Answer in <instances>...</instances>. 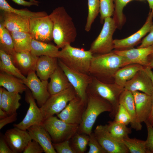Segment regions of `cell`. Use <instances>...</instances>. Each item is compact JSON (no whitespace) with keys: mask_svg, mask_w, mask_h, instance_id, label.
I'll use <instances>...</instances> for the list:
<instances>
[{"mask_svg":"<svg viewBox=\"0 0 153 153\" xmlns=\"http://www.w3.org/2000/svg\"><path fill=\"white\" fill-rule=\"evenodd\" d=\"M91 83L89 85L87 93L100 97L108 101L112 107V111L109 116L112 119L117 111L119 105L120 95L124 90L114 82L105 83L92 77Z\"/></svg>","mask_w":153,"mask_h":153,"instance_id":"5b68a950","label":"cell"},{"mask_svg":"<svg viewBox=\"0 0 153 153\" xmlns=\"http://www.w3.org/2000/svg\"><path fill=\"white\" fill-rule=\"evenodd\" d=\"M0 153H14L2 135L0 138Z\"/></svg>","mask_w":153,"mask_h":153,"instance_id":"7dc6e473","label":"cell"},{"mask_svg":"<svg viewBox=\"0 0 153 153\" xmlns=\"http://www.w3.org/2000/svg\"><path fill=\"white\" fill-rule=\"evenodd\" d=\"M42 124L53 143L70 140L77 132L78 125L67 123L54 116L44 120Z\"/></svg>","mask_w":153,"mask_h":153,"instance_id":"8992f818","label":"cell"},{"mask_svg":"<svg viewBox=\"0 0 153 153\" xmlns=\"http://www.w3.org/2000/svg\"><path fill=\"white\" fill-rule=\"evenodd\" d=\"M124 89L131 92L141 91L151 96L153 94V85L151 80L144 67L127 82Z\"/></svg>","mask_w":153,"mask_h":153,"instance_id":"e0dca14e","label":"cell"},{"mask_svg":"<svg viewBox=\"0 0 153 153\" xmlns=\"http://www.w3.org/2000/svg\"><path fill=\"white\" fill-rule=\"evenodd\" d=\"M153 18L150 11L145 23L137 32L127 38L114 40V49L124 50L133 48L140 41L143 37L150 31L153 24Z\"/></svg>","mask_w":153,"mask_h":153,"instance_id":"2e32d148","label":"cell"},{"mask_svg":"<svg viewBox=\"0 0 153 153\" xmlns=\"http://www.w3.org/2000/svg\"><path fill=\"white\" fill-rule=\"evenodd\" d=\"M114 11V0H99V13L101 23H103L105 19L111 17Z\"/></svg>","mask_w":153,"mask_h":153,"instance_id":"f35d334b","label":"cell"},{"mask_svg":"<svg viewBox=\"0 0 153 153\" xmlns=\"http://www.w3.org/2000/svg\"><path fill=\"white\" fill-rule=\"evenodd\" d=\"M151 69H153V52L151 54L148 58L147 66Z\"/></svg>","mask_w":153,"mask_h":153,"instance_id":"816d5d0a","label":"cell"},{"mask_svg":"<svg viewBox=\"0 0 153 153\" xmlns=\"http://www.w3.org/2000/svg\"><path fill=\"white\" fill-rule=\"evenodd\" d=\"M8 115L7 112L2 109L0 108V119L4 118Z\"/></svg>","mask_w":153,"mask_h":153,"instance_id":"f5cc1de1","label":"cell"},{"mask_svg":"<svg viewBox=\"0 0 153 153\" xmlns=\"http://www.w3.org/2000/svg\"><path fill=\"white\" fill-rule=\"evenodd\" d=\"M0 50L10 55L12 58L16 52L14 49L10 32L5 27L1 21L0 23Z\"/></svg>","mask_w":153,"mask_h":153,"instance_id":"1f68e13d","label":"cell"},{"mask_svg":"<svg viewBox=\"0 0 153 153\" xmlns=\"http://www.w3.org/2000/svg\"><path fill=\"white\" fill-rule=\"evenodd\" d=\"M129 64L126 58L113 51L106 54H93L89 74L103 82L113 83L116 72L120 68Z\"/></svg>","mask_w":153,"mask_h":153,"instance_id":"6da1fadb","label":"cell"},{"mask_svg":"<svg viewBox=\"0 0 153 153\" xmlns=\"http://www.w3.org/2000/svg\"><path fill=\"white\" fill-rule=\"evenodd\" d=\"M10 33L16 52L31 51V44L33 38L29 33L14 31Z\"/></svg>","mask_w":153,"mask_h":153,"instance_id":"4dcf8cb0","label":"cell"},{"mask_svg":"<svg viewBox=\"0 0 153 153\" xmlns=\"http://www.w3.org/2000/svg\"><path fill=\"white\" fill-rule=\"evenodd\" d=\"M12 1L14 3L20 5L24 6L30 7L34 5L36 6H39V2H35L29 1L24 0H10Z\"/></svg>","mask_w":153,"mask_h":153,"instance_id":"c3c4849f","label":"cell"},{"mask_svg":"<svg viewBox=\"0 0 153 153\" xmlns=\"http://www.w3.org/2000/svg\"><path fill=\"white\" fill-rule=\"evenodd\" d=\"M94 135L102 147L107 153H128V149L123 142L113 137L109 132L107 124L96 127Z\"/></svg>","mask_w":153,"mask_h":153,"instance_id":"8fae6325","label":"cell"},{"mask_svg":"<svg viewBox=\"0 0 153 153\" xmlns=\"http://www.w3.org/2000/svg\"><path fill=\"white\" fill-rule=\"evenodd\" d=\"M50 78V81L48 85V90L50 95L61 92L71 85L65 74L59 65Z\"/></svg>","mask_w":153,"mask_h":153,"instance_id":"d4e9b609","label":"cell"},{"mask_svg":"<svg viewBox=\"0 0 153 153\" xmlns=\"http://www.w3.org/2000/svg\"><path fill=\"white\" fill-rule=\"evenodd\" d=\"M56 45L32 39L31 44V52L37 56H45L58 58L60 51Z\"/></svg>","mask_w":153,"mask_h":153,"instance_id":"f1b7e54d","label":"cell"},{"mask_svg":"<svg viewBox=\"0 0 153 153\" xmlns=\"http://www.w3.org/2000/svg\"><path fill=\"white\" fill-rule=\"evenodd\" d=\"M24 83L30 90L36 100L38 106L41 107L50 96L48 90V80H41L35 73V71L29 72L27 75Z\"/></svg>","mask_w":153,"mask_h":153,"instance_id":"7c38bea8","label":"cell"},{"mask_svg":"<svg viewBox=\"0 0 153 153\" xmlns=\"http://www.w3.org/2000/svg\"><path fill=\"white\" fill-rule=\"evenodd\" d=\"M89 136L88 145L89 149L87 153H107L99 143L94 132H92Z\"/></svg>","mask_w":153,"mask_h":153,"instance_id":"60d3db41","label":"cell"},{"mask_svg":"<svg viewBox=\"0 0 153 153\" xmlns=\"http://www.w3.org/2000/svg\"><path fill=\"white\" fill-rule=\"evenodd\" d=\"M44 152L43 148L36 141L31 140L29 141L25 147L23 153H42Z\"/></svg>","mask_w":153,"mask_h":153,"instance_id":"ee69618b","label":"cell"},{"mask_svg":"<svg viewBox=\"0 0 153 153\" xmlns=\"http://www.w3.org/2000/svg\"><path fill=\"white\" fill-rule=\"evenodd\" d=\"M58 66V58L41 56L37 60L35 71L40 80H46L50 78Z\"/></svg>","mask_w":153,"mask_h":153,"instance_id":"603a6c76","label":"cell"},{"mask_svg":"<svg viewBox=\"0 0 153 153\" xmlns=\"http://www.w3.org/2000/svg\"><path fill=\"white\" fill-rule=\"evenodd\" d=\"M87 101L76 96L57 116L67 123L79 125L86 106Z\"/></svg>","mask_w":153,"mask_h":153,"instance_id":"4fadbf2b","label":"cell"},{"mask_svg":"<svg viewBox=\"0 0 153 153\" xmlns=\"http://www.w3.org/2000/svg\"><path fill=\"white\" fill-rule=\"evenodd\" d=\"M144 67L139 64L133 63L120 68L114 75V82L124 88L127 82L132 79L138 71L143 69Z\"/></svg>","mask_w":153,"mask_h":153,"instance_id":"484cf974","label":"cell"},{"mask_svg":"<svg viewBox=\"0 0 153 153\" xmlns=\"http://www.w3.org/2000/svg\"><path fill=\"white\" fill-rule=\"evenodd\" d=\"M93 53L88 50L67 44L60 51L58 58L67 66L75 71L89 74Z\"/></svg>","mask_w":153,"mask_h":153,"instance_id":"277c9868","label":"cell"},{"mask_svg":"<svg viewBox=\"0 0 153 153\" xmlns=\"http://www.w3.org/2000/svg\"><path fill=\"white\" fill-rule=\"evenodd\" d=\"M29 1L35 2H39V1L35 0H29Z\"/></svg>","mask_w":153,"mask_h":153,"instance_id":"11a10c76","label":"cell"},{"mask_svg":"<svg viewBox=\"0 0 153 153\" xmlns=\"http://www.w3.org/2000/svg\"><path fill=\"white\" fill-rule=\"evenodd\" d=\"M149 4L150 11L153 17V0H147Z\"/></svg>","mask_w":153,"mask_h":153,"instance_id":"db71d44e","label":"cell"},{"mask_svg":"<svg viewBox=\"0 0 153 153\" xmlns=\"http://www.w3.org/2000/svg\"><path fill=\"white\" fill-rule=\"evenodd\" d=\"M116 28L113 18H106L99 34L91 44L89 50L93 54H104L112 51L114 49L113 36Z\"/></svg>","mask_w":153,"mask_h":153,"instance_id":"52a82bcc","label":"cell"},{"mask_svg":"<svg viewBox=\"0 0 153 153\" xmlns=\"http://www.w3.org/2000/svg\"><path fill=\"white\" fill-rule=\"evenodd\" d=\"M152 100V106L150 113L147 122L153 126V94L151 95Z\"/></svg>","mask_w":153,"mask_h":153,"instance_id":"681fc988","label":"cell"},{"mask_svg":"<svg viewBox=\"0 0 153 153\" xmlns=\"http://www.w3.org/2000/svg\"><path fill=\"white\" fill-rule=\"evenodd\" d=\"M87 105L77 132L90 135L98 116L103 112L112 111L111 104L107 100L87 93Z\"/></svg>","mask_w":153,"mask_h":153,"instance_id":"3957f363","label":"cell"},{"mask_svg":"<svg viewBox=\"0 0 153 153\" xmlns=\"http://www.w3.org/2000/svg\"><path fill=\"white\" fill-rule=\"evenodd\" d=\"M139 0L142 1V0Z\"/></svg>","mask_w":153,"mask_h":153,"instance_id":"9f6ffc18","label":"cell"},{"mask_svg":"<svg viewBox=\"0 0 153 153\" xmlns=\"http://www.w3.org/2000/svg\"><path fill=\"white\" fill-rule=\"evenodd\" d=\"M113 51L116 54L126 58L129 64L136 63L144 67H147L148 57L153 52V46L145 48L114 50Z\"/></svg>","mask_w":153,"mask_h":153,"instance_id":"d6986e66","label":"cell"},{"mask_svg":"<svg viewBox=\"0 0 153 153\" xmlns=\"http://www.w3.org/2000/svg\"><path fill=\"white\" fill-rule=\"evenodd\" d=\"M3 136L14 153L23 152L28 143L32 140L27 130L16 127L8 129Z\"/></svg>","mask_w":153,"mask_h":153,"instance_id":"9a60e30c","label":"cell"},{"mask_svg":"<svg viewBox=\"0 0 153 153\" xmlns=\"http://www.w3.org/2000/svg\"><path fill=\"white\" fill-rule=\"evenodd\" d=\"M0 70L4 72L14 76L25 81L26 79L20 70L15 66L11 57L3 51L0 50Z\"/></svg>","mask_w":153,"mask_h":153,"instance_id":"f546056e","label":"cell"},{"mask_svg":"<svg viewBox=\"0 0 153 153\" xmlns=\"http://www.w3.org/2000/svg\"><path fill=\"white\" fill-rule=\"evenodd\" d=\"M138 118L142 123L147 121L150 116L152 106L151 95L136 91L132 92Z\"/></svg>","mask_w":153,"mask_h":153,"instance_id":"44dd1931","label":"cell"},{"mask_svg":"<svg viewBox=\"0 0 153 153\" xmlns=\"http://www.w3.org/2000/svg\"><path fill=\"white\" fill-rule=\"evenodd\" d=\"M107 125L108 131L111 135L121 142H123L124 139L131 132V129L127 125L114 120L109 121Z\"/></svg>","mask_w":153,"mask_h":153,"instance_id":"d6a6232c","label":"cell"},{"mask_svg":"<svg viewBox=\"0 0 153 153\" xmlns=\"http://www.w3.org/2000/svg\"><path fill=\"white\" fill-rule=\"evenodd\" d=\"M18 113L17 112L8 115L6 117L0 120V129L7 124L12 123L17 119Z\"/></svg>","mask_w":153,"mask_h":153,"instance_id":"bcb514c9","label":"cell"},{"mask_svg":"<svg viewBox=\"0 0 153 153\" xmlns=\"http://www.w3.org/2000/svg\"><path fill=\"white\" fill-rule=\"evenodd\" d=\"M123 142L129 153H147L145 141L130 138L128 136L124 139Z\"/></svg>","mask_w":153,"mask_h":153,"instance_id":"8d00e7d4","label":"cell"},{"mask_svg":"<svg viewBox=\"0 0 153 153\" xmlns=\"http://www.w3.org/2000/svg\"><path fill=\"white\" fill-rule=\"evenodd\" d=\"M58 65L63 71L73 88L77 96L87 101V88L92 77L90 75L73 70L67 66L58 58Z\"/></svg>","mask_w":153,"mask_h":153,"instance_id":"9c48e42d","label":"cell"},{"mask_svg":"<svg viewBox=\"0 0 153 153\" xmlns=\"http://www.w3.org/2000/svg\"><path fill=\"white\" fill-rule=\"evenodd\" d=\"M49 15L53 23V40L57 46L61 48L73 42L77 35L76 29L64 7L56 8Z\"/></svg>","mask_w":153,"mask_h":153,"instance_id":"7a4b0ae2","label":"cell"},{"mask_svg":"<svg viewBox=\"0 0 153 153\" xmlns=\"http://www.w3.org/2000/svg\"><path fill=\"white\" fill-rule=\"evenodd\" d=\"M89 135L76 132L69 140L70 145L75 153H84L86 151Z\"/></svg>","mask_w":153,"mask_h":153,"instance_id":"e575fe53","label":"cell"},{"mask_svg":"<svg viewBox=\"0 0 153 153\" xmlns=\"http://www.w3.org/2000/svg\"><path fill=\"white\" fill-rule=\"evenodd\" d=\"M144 69L146 73L150 78L153 85V72L151 69L148 67H144Z\"/></svg>","mask_w":153,"mask_h":153,"instance_id":"f907efd6","label":"cell"},{"mask_svg":"<svg viewBox=\"0 0 153 153\" xmlns=\"http://www.w3.org/2000/svg\"><path fill=\"white\" fill-rule=\"evenodd\" d=\"M135 0H114V11L113 19L117 28L121 29L126 21V18L123 13L124 7L129 2Z\"/></svg>","mask_w":153,"mask_h":153,"instance_id":"d590c367","label":"cell"},{"mask_svg":"<svg viewBox=\"0 0 153 153\" xmlns=\"http://www.w3.org/2000/svg\"><path fill=\"white\" fill-rule=\"evenodd\" d=\"M0 18V21L10 32L21 31L29 33V18L3 11H1Z\"/></svg>","mask_w":153,"mask_h":153,"instance_id":"ac0fdd59","label":"cell"},{"mask_svg":"<svg viewBox=\"0 0 153 153\" xmlns=\"http://www.w3.org/2000/svg\"><path fill=\"white\" fill-rule=\"evenodd\" d=\"M76 96L71 85L61 92L51 95L46 102L40 108L44 120L60 113L69 102Z\"/></svg>","mask_w":153,"mask_h":153,"instance_id":"ba28073f","label":"cell"},{"mask_svg":"<svg viewBox=\"0 0 153 153\" xmlns=\"http://www.w3.org/2000/svg\"><path fill=\"white\" fill-rule=\"evenodd\" d=\"M27 88L26 92L25 99L29 104L26 114L23 120L17 124H14V127L27 130L30 127L41 124L44 120L40 107L37 106L31 93Z\"/></svg>","mask_w":153,"mask_h":153,"instance_id":"5bb4252c","label":"cell"},{"mask_svg":"<svg viewBox=\"0 0 153 153\" xmlns=\"http://www.w3.org/2000/svg\"><path fill=\"white\" fill-rule=\"evenodd\" d=\"M153 46V24L149 34L141 41V44L137 48H142Z\"/></svg>","mask_w":153,"mask_h":153,"instance_id":"f6af8a7d","label":"cell"},{"mask_svg":"<svg viewBox=\"0 0 153 153\" xmlns=\"http://www.w3.org/2000/svg\"><path fill=\"white\" fill-rule=\"evenodd\" d=\"M88 13L85 30L89 31L92 24L99 13V0H88Z\"/></svg>","mask_w":153,"mask_h":153,"instance_id":"74e56055","label":"cell"},{"mask_svg":"<svg viewBox=\"0 0 153 153\" xmlns=\"http://www.w3.org/2000/svg\"><path fill=\"white\" fill-rule=\"evenodd\" d=\"M0 9L1 11L13 12L29 18L45 16L48 15L45 11L33 12L25 8L17 9L12 7L6 0H0Z\"/></svg>","mask_w":153,"mask_h":153,"instance_id":"836d02e7","label":"cell"},{"mask_svg":"<svg viewBox=\"0 0 153 153\" xmlns=\"http://www.w3.org/2000/svg\"><path fill=\"white\" fill-rule=\"evenodd\" d=\"M0 86L10 92L22 94L27 88L24 81L12 75L0 72Z\"/></svg>","mask_w":153,"mask_h":153,"instance_id":"4316f807","label":"cell"},{"mask_svg":"<svg viewBox=\"0 0 153 153\" xmlns=\"http://www.w3.org/2000/svg\"><path fill=\"white\" fill-rule=\"evenodd\" d=\"M32 140L41 145L45 153H56L52 144L51 137L42 123L33 126L27 130Z\"/></svg>","mask_w":153,"mask_h":153,"instance_id":"ffe728a7","label":"cell"},{"mask_svg":"<svg viewBox=\"0 0 153 153\" xmlns=\"http://www.w3.org/2000/svg\"><path fill=\"white\" fill-rule=\"evenodd\" d=\"M21 96L19 93L10 92L4 88L2 100L0 102V108L10 115L16 112L21 104L20 101Z\"/></svg>","mask_w":153,"mask_h":153,"instance_id":"83f0119b","label":"cell"},{"mask_svg":"<svg viewBox=\"0 0 153 153\" xmlns=\"http://www.w3.org/2000/svg\"><path fill=\"white\" fill-rule=\"evenodd\" d=\"M39 57L33 54L31 51H27L16 52L12 59L15 66L22 73L27 75L29 72L35 71Z\"/></svg>","mask_w":153,"mask_h":153,"instance_id":"7402d4cb","label":"cell"},{"mask_svg":"<svg viewBox=\"0 0 153 153\" xmlns=\"http://www.w3.org/2000/svg\"><path fill=\"white\" fill-rule=\"evenodd\" d=\"M53 29L49 15L29 18V33L33 39L48 43L53 40Z\"/></svg>","mask_w":153,"mask_h":153,"instance_id":"30bf717a","label":"cell"},{"mask_svg":"<svg viewBox=\"0 0 153 153\" xmlns=\"http://www.w3.org/2000/svg\"><path fill=\"white\" fill-rule=\"evenodd\" d=\"M114 119L115 121L127 126L131 122V117L128 112L124 106L120 104Z\"/></svg>","mask_w":153,"mask_h":153,"instance_id":"ab89813d","label":"cell"},{"mask_svg":"<svg viewBox=\"0 0 153 153\" xmlns=\"http://www.w3.org/2000/svg\"><path fill=\"white\" fill-rule=\"evenodd\" d=\"M120 104L124 106L131 117V122L130 124L131 128L137 131L141 130L142 125L137 114L132 92L124 90L120 96Z\"/></svg>","mask_w":153,"mask_h":153,"instance_id":"cb8c5ba5","label":"cell"},{"mask_svg":"<svg viewBox=\"0 0 153 153\" xmlns=\"http://www.w3.org/2000/svg\"><path fill=\"white\" fill-rule=\"evenodd\" d=\"M52 144L57 153H75L70 145L69 140L58 143H53Z\"/></svg>","mask_w":153,"mask_h":153,"instance_id":"b9f144b4","label":"cell"},{"mask_svg":"<svg viewBox=\"0 0 153 153\" xmlns=\"http://www.w3.org/2000/svg\"><path fill=\"white\" fill-rule=\"evenodd\" d=\"M145 124L147 131V136L145 141L147 153H153V126L147 121Z\"/></svg>","mask_w":153,"mask_h":153,"instance_id":"7bdbcfd3","label":"cell"}]
</instances>
